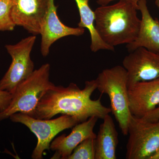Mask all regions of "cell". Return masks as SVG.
Wrapping results in <instances>:
<instances>
[{"label":"cell","mask_w":159,"mask_h":159,"mask_svg":"<svg viewBox=\"0 0 159 159\" xmlns=\"http://www.w3.org/2000/svg\"><path fill=\"white\" fill-rule=\"evenodd\" d=\"M96 89V79L86 81L82 89L74 83L66 87L54 85L44 91L32 117L49 119L60 114L75 117L80 122L93 116L103 119L111 111L103 105L100 98L91 99Z\"/></svg>","instance_id":"1"},{"label":"cell","mask_w":159,"mask_h":159,"mask_svg":"<svg viewBox=\"0 0 159 159\" xmlns=\"http://www.w3.org/2000/svg\"><path fill=\"white\" fill-rule=\"evenodd\" d=\"M139 6L124 0L102 6L94 11L95 28L99 37L111 47L133 42L141 25L137 16Z\"/></svg>","instance_id":"2"},{"label":"cell","mask_w":159,"mask_h":159,"mask_svg":"<svg viewBox=\"0 0 159 159\" xmlns=\"http://www.w3.org/2000/svg\"><path fill=\"white\" fill-rule=\"evenodd\" d=\"M97 89L108 95L111 109L124 135H128L132 115L129 107L127 72L123 66L106 69L97 77Z\"/></svg>","instance_id":"3"},{"label":"cell","mask_w":159,"mask_h":159,"mask_svg":"<svg viewBox=\"0 0 159 159\" xmlns=\"http://www.w3.org/2000/svg\"><path fill=\"white\" fill-rule=\"evenodd\" d=\"M50 69L49 64L43 65L18 86L12 94L9 106L0 112V121L9 119L16 113L33 117L44 91L54 85L50 80Z\"/></svg>","instance_id":"4"},{"label":"cell","mask_w":159,"mask_h":159,"mask_svg":"<svg viewBox=\"0 0 159 159\" xmlns=\"http://www.w3.org/2000/svg\"><path fill=\"white\" fill-rule=\"evenodd\" d=\"M9 119L12 122L25 125L37 137V145L31 154L33 159H42L44 152L50 150L51 142L57 134L80 123L75 117L67 115L56 119H41L19 112L11 115Z\"/></svg>","instance_id":"5"},{"label":"cell","mask_w":159,"mask_h":159,"mask_svg":"<svg viewBox=\"0 0 159 159\" xmlns=\"http://www.w3.org/2000/svg\"><path fill=\"white\" fill-rule=\"evenodd\" d=\"M125 159H150L159 149V120L132 116L128 126Z\"/></svg>","instance_id":"6"},{"label":"cell","mask_w":159,"mask_h":159,"mask_svg":"<svg viewBox=\"0 0 159 159\" xmlns=\"http://www.w3.org/2000/svg\"><path fill=\"white\" fill-rule=\"evenodd\" d=\"M36 37L33 35L25 38L14 45H6V48L12 61L8 71L0 80V90L12 95L21 83L34 71V64L30 54Z\"/></svg>","instance_id":"7"},{"label":"cell","mask_w":159,"mask_h":159,"mask_svg":"<svg viewBox=\"0 0 159 159\" xmlns=\"http://www.w3.org/2000/svg\"><path fill=\"white\" fill-rule=\"evenodd\" d=\"M128 77V87L136 83L159 78V54L145 48L129 52L122 61Z\"/></svg>","instance_id":"8"},{"label":"cell","mask_w":159,"mask_h":159,"mask_svg":"<svg viewBox=\"0 0 159 159\" xmlns=\"http://www.w3.org/2000/svg\"><path fill=\"white\" fill-rule=\"evenodd\" d=\"M11 16L16 26L33 35L40 34L49 0H11Z\"/></svg>","instance_id":"9"},{"label":"cell","mask_w":159,"mask_h":159,"mask_svg":"<svg viewBox=\"0 0 159 159\" xmlns=\"http://www.w3.org/2000/svg\"><path fill=\"white\" fill-rule=\"evenodd\" d=\"M57 6L54 0H49L48 6L41 27V52L44 57L49 54L51 46L60 39L70 35H82L85 29L81 28H72L63 24L57 16Z\"/></svg>","instance_id":"10"},{"label":"cell","mask_w":159,"mask_h":159,"mask_svg":"<svg viewBox=\"0 0 159 159\" xmlns=\"http://www.w3.org/2000/svg\"><path fill=\"white\" fill-rule=\"evenodd\" d=\"M128 91L132 116L143 118L159 106V78L136 83L129 86Z\"/></svg>","instance_id":"11"},{"label":"cell","mask_w":159,"mask_h":159,"mask_svg":"<svg viewBox=\"0 0 159 159\" xmlns=\"http://www.w3.org/2000/svg\"><path fill=\"white\" fill-rule=\"evenodd\" d=\"M99 118L93 116L73 127L68 135L63 134L51 142L50 149L55 152L51 159H67L74 148L85 139L96 138L94 128Z\"/></svg>","instance_id":"12"},{"label":"cell","mask_w":159,"mask_h":159,"mask_svg":"<svg viewBox=\"0 0 159 159\" xmlns=\"http://www.w3.org/2000/svg\"><path fill=\"white\" fill-rule=\"evenodd\" d=\"M138 6L142 14L140 29L136 38L126 44V48L129 53L138 48H144L159 54V20L152 16L146 0H140Z\"/></svg>","instance_id":"13"},{"label":"cell","mask_w":159,"mask_h":159,"mask_svg":"<svg viewBox=\"0 0 159 159\" xmlns=\"http://www.w3.org/2000/svg\"><path fill=\"white\" fill-rule=\"evenodd\" d=\"M102 120L95 139V159H116L119 139L115 123L109 114Z\"/></svg>","instance_id":"14"},{"label":"cell","mask_w":159,"mask_h":159,"mask_svg":"<svg viewBox=\"0 0 159 159\" xmlns=\"http://www.w3.org/2000/svg\"><path fill=\"white\" fill-rule=\"evenodd\" d=\"M79 11L80 21L78 24L79 28L87 29L90 34V48L93 52L100 50L114 51L115 48L105 43L99 37L95 28V13L89 6V0H75Z\"/></svg>","instance_id":"15"},{"label":"cell","mask_w":159,"mask_h":159,"mask_svg":"<svg viewBox=\"0 0 159 159\" xmlns=\"http://www.w3.org/2000/svg\"><path fill=\"white\" fill-rule=\"evenodd\" d=\"M95 139L90 138L83 141L74 148L67 159H95Z\"/></svg>","instance_id":"16"},{"label":"cell","mask_w":159,"mask_h":159,"mask_svg":"<svg viewBox=\"0 0 159 159\" xmlns=\"http://www.w3.org/2000/svg\"><path fill=\"white\" fill-rule=\"evenodd\" d=\"M11 0H0V31L14 30L15 24L11 16Z\"/></svg>","instance_id":"17"},{"label":"cell","mask_w":159,"mask_h":159,"mask_svg":"<svg viewBox=\"0 0 159 159\" xmlns=\"http://www.w3.org/2000/svg\"><path fill=\"white\" fill-rule=\"evenodd\" d=\"M12 95L8 92L0 90V112L3 111L9 106Z\"/></svg>","instance_id":"18"},{"label":"cell","mask_w":159,"mask_h":159,"mask_svg":"<svg viewBox=\"0 0 159 159\" xmlns=\"http://www.w3.org/2000/svg\"><path fill=\"white\" fill-rule=\"evenodd\" d=\"M147 121L155 122L159 120V106L154 110L142 118Z\"/></svg>","instance_id":"19"},{"label":"cell","mask_w":159,"mask_h":159,"mask_svg":"<svg viewBox=\"0 0 159 159\" xmlns=\"http://www.w3.org/2000/svg\"><path fill=\"white\" fill-rule=\"evenodd\" d=\"M115 1L116 0H97V3H98V5L101 6H106V5H108L111 2ZM124 1H127L129 2L133 3L136 6H138V2L140 0H124Z\"/></svg>","instance_id":"20"},{"label":"cell","mask_w":159,"mask_h":159,"mask_svg":"<svg viewBox=\"0 0 159 159\" xmlns=\"http://www.w3.org/2000/svg\"><path fill=\"white\" fill-rule=\"evenodd\" d=\"M150 159H159V150L150 158Z\"/></svg>","instance_id":"21"},{"label":"cell","mask_w":159,"mask_h":159,"mask_svg":"<svg viewBox=\"0 0 159 159\" xmlns=\"http://www.w3.org/2000/svg\"><path fill=\"white\" fill-rule=\"evenodd\" d=\"M155 4L159 9V0H156Z\"/></svg>","instance_id":"22"}]
</instances>
